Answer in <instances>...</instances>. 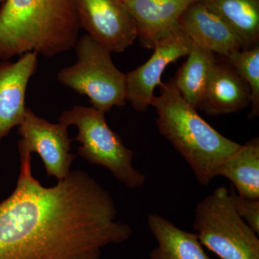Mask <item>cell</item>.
Masks as SVG:
<instances>
[{"instance_id":"6da1fadb","label":"cell","mask_w":259,"mask_h":259,"mask_svg":"<svg viewBox=\"0 0 259 259\" xmlns=\"http://www.w3.org/2000/svg\"><path fill=\"white\" fill-rule=\"evenodd\" d=\"M19 153L16 188L0 203V259H100L102 248L132 236L116 220L111 194L87 172L45 187L32 176L31 153Z\"/></svg>"},{"instance_id":"7a4b0ae2","label":"cell","mask_w":259,"mask_h":259,"mask_svg":"<svg viewBox=\"0 0 259 259\" xmlns=\"http://www.w3.org/2000/svg\"><path fill=\"white\" fill-rule=\"evenodd\" d=\"M81 29L77 0H5L0 59L31 51L54 57L74 49Z\"/></svg>"},{"instance_id":"3957f363","label":"cell","mask_w":259,"mask_h":259,"mask_svg":"<svg viewBox=\"0 0 259 259\" xmlns=\"http://www.w3.org/2000/svg\"><path fill=\"white\" fill-rule=\"evenodd\" d=\"M160 95L153 97L156 122L160 134L187 161L202 186L217 177L219 166L241 147L215 131L197 114L179 93L173 78L159 85Z\"/></svg>"},{"instance_id":"277c9868","label":"cell","mask_w":259,"mask_h":259,"mask_svg":"<svg viewBox=\"0 0 259 259\" xmlns=\"http://www.w3.org/2000/svg\"><path fill=\"white\" fill-rule=\"evenodd\" d=\"M66 127L78 129V154L91 164L107 168L114 177L130 189L142 187L146 177L133 165L134 152L126 148L119 135L110 129L105 113L94 108L74 105L65 110L59 118Z\"/></svg>"},{"instance_id":"5b68a950","label":"cell","mask_w":259,"mask_h":259,"mask_svg":"<svg viewBox=\"0 0 259 259\" xmlns=\"http://www.w3.org/2000/svg\"><path fill=\"white\" fill-rule=\"evenodd\" d=\"M193 229L201 244L221 259H259L258 234L236 212L226 187L197 204Z\"/></svg>"},{"instance_id":"8992f818","label":"cell","mask_w":259,"mask_h":259,"mask_svg":"<svg viewBox=\"0 0 259 259\" xmlns=\"http://www.w3.org/2000/svg\"><path fill=\"white\" fill-rule=\"evenodd\" d=\"M77 61L58 73L59 82L90 98L94 108L104 113L126 102V74L114 64L110 51L88 34L74 48Z\"/></svg>"},{"instance_id":"52a82bcc","label":"cell","mask_w":259,"mask_h":259,"mask_svg":"<svg viewBox=\"0 0 259 259\" xmlns=\"http://www.w3.org/2000/svg\"><path fill=\"white\" fill-rule=\"evenodd\" d=\"M19 151L36 153L41 158L49 177L58 181L64 180L76 155L71 153V143L68 127L63 124L51 123L26 109L22 123L18 126Z\"/></svg>"},{"instance_id":"ba28073f","label":"cell","mask_w":259,"mask_h":259,"mask_svg":"<svg viewBox=\"0 0 259 259\" xmlns=\"http://www.w3.org/2000/svg\"><path fill=\"white\" fill-rule=\"evenodd\" d=\"M81 28L110 52L122 53L137 38L134 18L121 0H77Z\"/></svg>"},{"instance_id":"9c48e42d","label":"cell","mask_w":259,"mask_h":259,"mask_svg":"<svg viewBox=\"0 0 259 259\" xmlns=\"http://www.w3.org/2000/svg\"><path fill=\"white\" fill-rule=\"evenodd\" d=\"M192 47L189 37L177 29L155 46L152 56L144 64L126 74V101L136 111L147 110L166 66L188 55Z\"/></svg>"},{"instance_id":"30bf717a","label":"cell","mask_w":259,"mask_h":259,"mask_svg":"<svg viewBox=\"0 0 259 259\" xmlns=\"http://www.w3.org/2000/svg\"><path fill=\"white\" fill-rule=\"evenodd\" d=\"M37 54L25 53L15 62L0 59V142L23 122L27 109L25 93L37 70Z\"/></svg>"},{"instance_id":"8fae6325","label":"cell","mask_w":259,"mask_h":259,"mask_svg":"<svg viewBox=\"0 0 259 259\" xmlns=\"http://www.w3.org/2000/svg\"><path fill=\"white\" fill-rule=\"evenodd\" d=\"M179 26L192 44L226 59L243 50L236 32L200 2L192 3L185 10L179 20Z\"/></svg>"},{"instance_id":"7c38bea8","label":"cell","mask_w":259,"mask_h":259,"mask_svg":"<svg viewBox=\"0 0 259 259\" xmlns=\"http://www.w3.org/2000/svg\"><path fill=\"white\" fill-rule=\"evenodd\" d=\"M134 18L141 47L153 49L175 32L185 10L199 0H121Z\"/></svg>"},{"instance_id":"4fadbf2b","label":"cell","mask_w":259,"mask_h":259,"mask_svg":"<svg viewBox=\"0 0 259 259\" xmlns=\"http://www.w3.org/2000/svg\"><path fill=\"white\" fill-rule=\"evenodd\" d=\"M250 103L248 84L229 61L216 60L199 109L207 115L235 113Z\"/></svg>"},{"instance_id":"5bb4252c","label":"cell","mask_w":259,"mask_h":259,"mask_svg":"<svg viewBox=\"0 0 259 259\" xmlns=\"http://www.w3.org/2000/svg\"><path fill=\"white\" fill-rule=\"evenodd\" d=\"M147 224L157 241L150 259H212L195 233L184 231L156 213L148 214Z\"/></svg>"},{"instance_id":"9a60e30c","label":"cell","mask_w":259,"mask_h":259,"mask_svg":"<svg viewBox=\"0 0 259 259\" xmlns=\"http://www.w3.org/2000/svg\"><path fill=\"white\" fill-rule=\"evenodd\" d=\"M216 60L212 51L192 44L187 61L173 78L179 93L196 110L200 106Z\"/></svg>"},{"instance_id":"2e32d148","label":"cell","mask_w":259,"mask_h":259,"mask_svg":"<svg viewBox=\"0 0 259 259\" xmlns=\"http://www.w3.org/2000/svg\"><path fill=\"white\" fill-rule=\"evenodd\" d=\"M228 179L242 197L259 199V139L250 140L223 162L217 177Z\"/></svg>"},{"instance_id":"e0dca14e","label":"cell","mask_w":259,"mask_h":259,"mask_svg":"<svg viewBox=\"0 0 259 259\" xmlns=\"http://www.w3.org/2000/svg\"><path fill=\"white\" fill-rule=\"evenodd\" d=\"M221 17L248 50L259 45V0H199Z\"/></svg>"},{"instance_id":"ac0fdd59","label":"cell","mask_w":259,"mask_h":259,"mask_svg":"<svg viewBox=\"0 0 259 259\" xmlns=\"http://www.w3.org/2000/svg\"><path fill=\"white\" fill-rule=\"evenodd\" d=\"M249 88L251 111L249 118L259 115V45L242 50L227 59Z\"/></svg>"},{"instance_id":"d6986e66","label":"cell","mask_w":259,"mask_h":259,"mask_svg":"<svg viewBox=\"0 0 259 259\" xmlns=\"http://www.w3.org/2000/svg\"><path fill=\"white\" fill-rule=\"evenodd\" d=\"M230 194L236 212L257 233H259V199H250L242 197L237 193L233 186L229 190Z\"/></svg>"},{"instance_id":"ffe728a7","label":"cell","mask_w":259,"mask_h":259,"mask_svg":"<svg viewBox=\"0 0 259 259\" xmlns=\"http://www.w3.org/2000/svg\"><path fill=\"white\" fill-rule=\"evenodd\" d=\"M4 1L5 0H0V3H3Z\"/></svg>"}]
</instances>
